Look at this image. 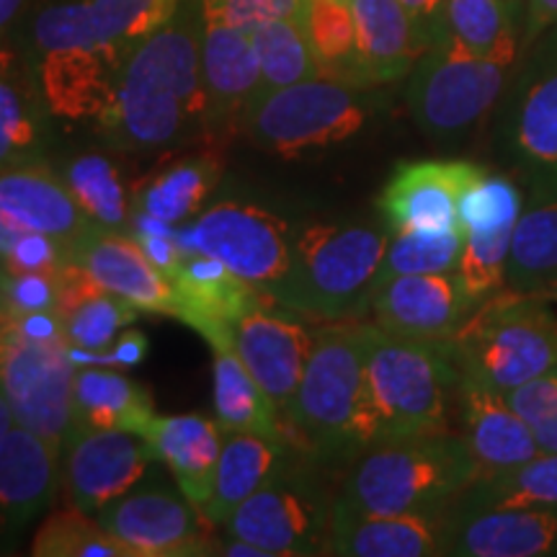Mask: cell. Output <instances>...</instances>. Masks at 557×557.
I'll list each match as a JSON object with an SVG mask.
<instances>
[{"label":"cell","mask_w":557,"mask_h":557,"mask_svg":"<svg viewBox=\"0 0 557 557\" xmlns=\"http://www.w3.org/2000/svg\"><path fill=\"white\" fill-rule=\"evenodd\" d=\"M201 34V0H181L171 21L132 47L114 103L99 124L109 145L116 150H160L205 122Z\"/></svg>","instance_id":"obj_1"},{"label":"cell","mask_w":557,"mask_h":557,"mask_svg":"<svg viewBox=\"0 0 557 557\" xmlns=\"http://www.w3.org/2000/svg\"><path fill=\"white\" fill-rule=\"evenodd\" d=\"M382 222H318L292 240V259L267 289L274 302L315 320H361L372 310L389 240Z\"/></svg>","instance_id":"obj_2"},{"label":"cell","mask_w":557,"mask_h":557,"mask_svg":"<svg viewBox=\"0 0 557 557\" xmlns=\"http://www.w3.org/2000/svg\"><path fill=\"white\" fill-rule=\"evenodd\" d=\"M287 421L325 459H357L382 442L367 380L364 323L344 320L315 331Z\"/></svg>","instance_id":"obj_3"},{"label":"cell","mask_w":557,"mask_h":557,"mask_svg":"<svg viewBox=\"0 0 557 557\" xmlns=\"http://www.w3.org/2000/svg\"><path fill=\"white\" fill-rule=\"evenodd\" d=\"M480 478L462 434H423L380 442L354 459L333 504L357 513L442 511Z\"/></svg>","instance_id":"obj_4"},{"label":"cell","mask_w":557,"mask_h":557,"mask_svg":"<svg viewBox=\"0 0 557 557\" xmlns=\"http://www.w3.org/2000/svg\"><path fill=\"white\" fill-rule=\"evenodd\" d=\"M447 348L459 377L508 393L557 369V315L547 299L504 287L470 312Z\"/></svg>","instance_id":"obj_5"},{"label":"cell","mask_w":557,"mask_h":557,"mask_svg":"<svg viewBox=\"0 0 557 557\" xmlns=\"http://www.w3.org/2000/svg\"><path fill=\"white\" fill-rule=\"evenodd\" d=\"M364 341L369 393L382 442L451 431L459 372L447 344L398 336L377 323H364Z\"/></svg>","instance_id":"obj_6"},{"label":"cell","mask_w":557,"mask_h":557,"mask_svg":"<svg viewBox=\"0 0 557 557\" xmlns=\"http://www.w3.org/2000/svg\"><path fill=\"white\" fill-rule=\"evenodd\" d=\"M75 359L60 312L0 308V393L21 426L58 447L73 429Z\"/></svg>","instance_id":"obj_7"},{"label":"cell","mask_w":557,"mask_h":557,"mask_svg":"<svg viewBox=\"0 0 557 557\" xmlns=\"http://www.w3.org/2000/svg\"><path fill=\"white\" fill-rule=\"evenodd\" d=\"M517 62L483 58L444 34L410 70L406 88L410 116L429 137L468 135L504 99Z\"/></svg>","instance_id":"obj_8"},{"label":"cell","mask_w":557,"mask_h":557,"mask_svg":"<svg viewBox=\"0 0 557 557\" xmlns=\"http://www.w3.org/2000/svg\"><path fill=\"white\" fill-rule=\"evenodd\" d=\"M374 114L369 88L333 78L295 83L263 94L243 116L248 137L276 156H302L359 135Z\"/></svg>","instance_id":"obj_9"},{"label":"cell","mask_w":557,"mask_h":557,"mask_svg":"<svg viewBox=\"0 0 557 557\" xmlns=\"http://www.w3.org/2000/svg\"><path fill=\"white\" fill-rule=\"evenodd\" d=\"M521 54L504 94L498 143L529 184H557V26Z\"/></svg>","instance_id":"obj_10"},{"label":"cell","mask_w":557,"mask_h":557,"mask_svg":"<svg viewBox=\"0 0 557 557\" xmlns=\"http://www.w3.org/2000/svg\"><path fill=\"white\" fill-rule=\"evenodd\" d=\"M331 506L310 470L284 462L238 506L225 532L261 547L267 557L320 555L329 547Z\"/></svg>","instance_id":"obj_11"},{"label":"cell","mask_w":557,"mask_h":557,"mask_svg":"<svg viewBox=\"0 0 557 557\" xmlns=\"http://www.w3.org/2000/svg\"><path fill=\"white\" fill-rule=\"evenodd\" d=\"M194 248L225 263L235 276L269 289L282 278L292 259L287 222L267 209L222 201L201 212L189 225Z\"/></svg>","instance_id":"obj_12"},{"label":"cell","mask_w":557,"mask_h":557,"mask_svg":"<svg viewBox=\"0 0 557 557\" xmlns=\"http://www.w3.org/2000/svg\"><path fill=\"white\" fill-rule=\"evenodd\" d=\"M99 524L135 549L137 557H189L220 553L207 537L209 521L184 493L169 485H145L101 508Z\"/></svg>","instance_id":"obj_13"},{"label":"cell","mask_w":557,"mask_h":557,"mask_svg":"<svg viewBox=\"0 0 557 557\" xmlns=\"http://www.w3.org/2000/svg\"><path fill=\"white\" fill-rule=\"evenodd\" d=\"M178 5L181 0H60L34 18V50L37 54L78 47L132 50L171 21Z\"/></svg>","instance_id":"obj_14"},{"label":"cell","mask_w":557,"mask_h":557,"mask_svg":"<svg viewBox=\"0 0 557 557\" xmlns=\"http://www.w3.org/2000/svg\"><path fill=\"white\" fill-rule=\"evenodd\" d=\"M62 449L67 500L88 517L129 493L158 459L148 438L122 429H75Z\"/></svg>","instance_id":"obj_15"},{"label":"cell","mask_w":557,"mask_h":557,"mask_svg":"<svg viewBox=\"0 0 557 557\" xmlns=\"http://www.w3.org/2000/svg\"><path fill=\"white\" fill-rule=\"evenodd\" d=\"M478 302L455 274H410L382 282L372 297V318L398 336L447 344Z\"/></svg>","instance_id":"obj_16"},{"label":"cell","mask_w":557,"mask_h":557,"mask_svg":"<svg viewBox=\"0 0 557 557\" xmlns=\"http://www.w3.org/2000/svg\"><path fill=\"white\" fill-rule=\"evenodd\" d=\"M233 338L248 372L274 403L278 416H289L315 331L299 323L295 315H282L261 302L235 320Z\"/></svg>","instance_id":"obj_17"},{"label":"cell","mask_w":557,"mask_h":557,"mask_svg":"<svg viewBox=\"0 0 557 557\" xmlns=\"http://www.w3.org/2000/svg\"><path fill=\"white\" fill-rule=\"evenodd\" d=\"M480 171L470 160L400 163L380 191L382 220L389 230L459 227V199Z\"/></svg>","instance_id":"obj_18"},{"label":"cell","mask_w":557,"mask_h":557,"mask_svg":"<svg viewBox=\"0 0 557 557\" xmlns=\"http://www.w3.org/2000/svg\"><path fill=\"white\" fill-rule=\"evenodd\" d=\"M67 263L81 267L103 289L124 297L143 312L178 318L176 287L129 233L94 227L81 240L70 243Z\"/></svg>","instance_id":"obj_19"},{"label":"cell","mask_w":557,"mask_h":557,"mask_svg":"<svg viewBox=\"0 0 557 557\" xmlns=\"http://www.w3.org/2000/svg\"><path fill=\"white\" fill-rule=\"evenodd\" d=\"M129 52L124 47H78L39 54V90L47 111L62 120L101 124Z\"/></svg>","instance_id":"obj_20"},{"label":"cell","mask_w":557,"mask_h":557,"mask_svg":"<svg viewBox=\"0 0 557 557\" xmlns=\"http://www.w3.org/2000/svg\"><path fill=\"white\" fill-rule=\"evenodd\" d=\"M329 555L431 557L447 555V517L429 513H357L331 506Z\"/></svg>","instance_id":"obj_21"},{"label":"cell","mask_w":557,"mask_h":557,"mask_svg":"<svg viewBox=\"0 0 557 557\" xmlns=\"http://www.w3.org/2000/svg\"><path fill=\"white\" fill-rule=\"evenodd\" d=\"M557 553V508L451 511L447 555L542 557Z\"/></svg>","instance_id":"obj_22"},{"label":"cell","mask_w":557,"mask_h":557,"mask_svg":"<svg viewBox=\"0 0 557 557\" xmlns=\"http://www.w3.org/2000/svg\"><path fill=\"white\" fill-rule=\"evenodd\" d=\"M457 410L459 434L475 459L480 478L511 470L540 455L532 431L498 389L459 377Z\"/></svg>","instance_id":"obj_23"},{"label":"cell","mask_w":557,"mask_h":557,"mask_svg":"<svg viewBox=\"0 0 557 557\" xmlns=\"http://www.w3.org/2000/svg\"><path fill=\"white\" fill-rule=\"evenodd\" d=\"M201 86L209 127L243 120L261 96V67L250 32L205 18L201 34Z\"/></svg>","instance_id":"obj_24"},{"label":"cell","mask_w":557,"mask_h":557,"mask_svg":"<svg viewBox=\"0 0 557 557\" xmlns=\"http://www.w3.org/2000/svg\"><path fill=\"white\" fill-rule=\"evenodd\" d=\"M60 449L21 423L0 436V527L21 529L52 504L60 483Z\"/></svg>","instance_id":"obj_25"},{"label":"cell","mask_w":557,"mask_h":557,"mask_svg":"<svg viewBox=\"0 0 557 557\" xmlns=\"http://www.w3.org/2000/svg\"><path fill=\"white\" fill-rule=\"evenodd\" d=\"M171 282L178 292V320L201 333L205 341L233 331L235 320L261 305L259 287L243 282L225 263L199 250L186 253Z\"/></svg>","instance_id":"obj_26"},{"label":"cell","mask_w":557,"mask_h":557,"mask_svg":"<svg viewBox=\"0 0 557 557\" xmlns=\"http://www.w3.org/2000/svg\"><path fill=\"white\" fill-rule=\"evenodd\" d=\"M0 207L24 227L52 235L67 246L99 227L83 212L60 173L37 160L0 171Z\"/></svg>","instance_id":"obj_27"},{"label":"cell","mask_w":557,"mask_h":557,"mask_svg":"<svg viewBox=\"0 0 557 557\" xmlns=\"http://www.w3.org/2000/svg\"><path fill=\"white\" fill-rule=\"evenodd\" d=\"M359 60L369 86L403 81L429 50L413 16L400 0H351Z\"/></svg>","instance_id":"obj_28"},{"label":"cell","mask_w":557,"mask_h":557,"mask_svg":"<svg viewBox=\"0 0 557 557\" xmlns=\"http://www.w3.org/2000/svg\"><path fill=\"white\" fill-rule=\"evenodd\" d=\"M160 462L169 465L186 498L199 508L212 493L214 470L222 451V434L218 421L199 413L158 416L143 431Z\"/></svg>","instance_id":"obj_29"},{"label":"cell","mask_w":557,"mask_h":557,"mask_svg":"<svg viewBox=\"0 0 557 557\" xmlns=\"http://www.w3.org/2000/svg\"><path fill=\"white\" fill-rule=\"evenodd\" d=\"M212 346V400L214 421L222 434H259L287 442L278 426V410L235 348L233 331L209 338Z\"/></svg>","instance_id":"obj_30"},{"label":"cell","mask_w":557,"mask_h":557,"mask_svg":"<svg viewBox=\"0 0 557 557\" xmlns=\"http://www.w3.org/2000/svg\"><path fill=\"white\" fill-rule=\"evenodd\" d=\"M60 318L70 348L99 354L120 338L124 325L135 323L143 312L127 299L103 289L81 267L67 263L60 271Z\"/></svg>","instance_id":"obj_31"},{"label":"cell","mask_w":557,"mask_h":557,"mask_svg":"<svg viewBox=\"0 0 557 557\" xmlns=\"http://www.w3.org/2000/svg\"><path fill=\"white\" fill-rule=\"evenodd\" d=\"M289 442L259 434H225L214 470L212 493L201 513L212 527H225L240 504L253 496L284 465Z\"/></svg>","instance_id":"obj_32"},{"label":"cell","mask_w":557,"mask_h":557,"mask_svg":"<svg viewBox=\"0 0 557 557\" xmlns=\"http://www.w3.org/2000/svg\"><path fill=\"white\" fill-rule=\"evenodd\" d=\"M156 418L150 395L137 382L109 369H75L73 380V429H122L143 431ZM70 436V434H67Z\"/></svg>","instance_id":"obj_33"},{"label":"cell","mask_w":557,"mask_h":557,"mask_svg":"<svg viewBox=\"0 0 557 557\" xmlns=\"http://www.w3.org/2000/svg\"><path fill=\"white\" fill-rule=\"evenodd\" d=\"M506 267V289L534 292L557 276V184H529Z\"/></svg>","instance_id":"obj_34"},{"label":"cell","mask_w":557,"mask_h":557,"mask_svg":"<svg viewBox=\"0 0 557 557\" xmlns=\"http://www.w3.org/2000/svg\"><path fill=\"white\" fill-rule=\"evenodd\" d=\"M444 34L483 58H521L524 3L517 0H447ZM442 34V37H444Z\"/></svg>","instance_id":"obj_35"},{"label":"cell","mask_w":557,"mask_h":557,"mask_svg":"<svg viewBox=\"0 0 557 557\" xmlns=\"http://www.w3.org/2000/svg\"><path fill=\"white\" fill-rule=\"evenodd\" d=\"M218 178L220 163L214 158L201 156L181 160L169 171L158 173L150 184H145L135 194L132 212L148 214V218L165 222V225H186L205 207Z\"/></svg>","instance_id":"obj_36"},{"label":"cell","mask_w":557,"mask_h":557,"mask_svg":"<svg viewBox=\"0 0 557 557\" xmlns=\"http://www.w3.org/2000/svg\"><path fill=\"white\" fill-rule=\"evenodd\" d=\"M557 508V455H537L517 468L483 475L457 498L455 511Z\"/></svg>","instance_id":"obj_37"},{"label":"cell","mask_w":557,"mask_h":557,"mask_svg":"<svg viewBox=\"0 0 557 557\" xmlns=\"http://www.w3.org/2000/svg\"><path fill=\"white\" fill-rule=\"evenodd\" d=\"M45 96L0 62V171L34 163L47 143Z\"/></svg>","instance_id":"obj_38"},{"label":"cell","mask_w":557,"mask_h":557,"mask_svg":"<svg viewBox=\"0 0 557 557\" xmlns=\"http://www.w3.org/2000/svg\"><path fill=\"white\" fill-rule=\"evenodd\" d=\"M305 29H308L323 78L372 88L361 70L351 0H308Z\"/></svg>","instance_id":"obj_39"},{"label":"cell","mask_w":557,"mask_h":557,"mask_svg":"<svg viewBox=\"0 0 557 557\" xmlns=\"http://www.w3.org/2000/svg\"><path fill=\"white\" fill-rule=\"evenodd\" d=\"M60 176L94 225L127 233L132 220V199L120 169L107 156L86 152V156L70 158L62 165Z\"/></svg>","instance_id":"obj_40"},{"label":"cell","mask_w":557,"mask_h":557,"mask_svg":"<svg viewBox=\"0 0 557 557\" xmlns=\"http://www.w3.org/2000/svg\"><path fill=\"white\" fill-rule=\"evenodd\" d=\"M250 39H253L256 58H259L261 67V96L320 75L318 58L312 52L305 21H267V24L256 26L250 32Z\"/></svg>","instance_id":"obj_41"},{"label":"cell","mask_w":557,"mask_h":557,"mask_svg":"<svg viewBox=\"0 0 557 557\" xmlns=\"http://www.w3.org/2000/svg\"><path fill=\"white\" fill-rule=\"evenodd\" d=\"M462 256V230H393L380 282L410 274H455Z\"/></svg>","instance_id":"obj_42"},{"label":"cell","mask_w":557,"mask_h":557,"mask_svg":"<svg viewBox=\"0 0 557 557\" xmlns=\"http://www.w3.org/2000/svg\"><path fill=\"white\" fill-rule=\"evenodd\" d=\"M32 555L37 557H137L135 549L109 534L88 513L70 508L52 513L34 534Z\"/></svg>","instance_id":"obj_43"},{"label":"cell","mask_w":557,"mask_h":557,"mask_svg":"<svg viewBox=\"0 0 557 557\" xmlns=\"http://www.w3.org/2000/svg\"><path fill=\"white\" fill-rule=\"evenodd\" d=\"M506 400L532 431L540 455H557V369L508 389Z\"/></svg>","instance_id":"obj_44"},{"label":"cell","mask_w":557,"mask_h":557,"mask_svg":"<svg viewBox=\"0 0 557 557\" xmlns=\"http://www.w3.org/2000/svg\"><path fill=\"white\" fill-rule=\"evenodd\" d=\"M0 308L9 312H58L60 274L13 271L0 263Z\"/></svg>","instance_id":"obj_45"},{"label":"cell","mask_w":557,"mask_h":557,"mask_svg":"<svg viewBox=\"0 0 557 557\" xmlns=\"http://www.w3.org/2000/svg\"><path fill=\"white\" fill-rule=\"evenodd\" d=\"M205 18L253 32L256 26L276 18L305 21L308 0H201Z\"/></svg>","instance_id":"obj_46"},{"label":"cell","mask_w":557,"mask_h":557,"mask_svg":"<svg viewBox=\"0 0 557 557\" xmlns=\"http://www.w3.org/2000/svg\"><path fill=\"white\" fill-rule=\"evenodd\" d=\"M5 269L13 271H41V274H60L67 267V243L52 235L26 230L24 238L16 243L9 259L3 261Z\"/></svg>","instance_id":"obj_47"},{"label":"cell","mask_w":557,"mask_h":557,"mask_svg":"<svg viewBox=\"0 0 557 557\" xmlns=\"http://www.w3.org/2000/svg\"><path fill=\"white\" fill-rule=\"evenodd\" d=\"M403 9H406L426 37L429 47L436 39H442L444 34V9H447V0H400Z\"/></svg>","instance_id":"obj_48"},{"label":"cell","mask_w":557,"mask_h":557,"mask_svg":"<svg viewBox=\"0 0 557 557\" xmlns=\"http://www.w3.org/2000/svg\"><path fill=\"white\" fill-rule=\"evenodd\" d=\"M553 26H557V0H524V37H521V50L534 45Z\"/></svg>","instance_id":"obj_49"},{"label":"cell","mask_w":557,"mask_h":557,"mask_svg":"<svg viewBox=\"0 0 557 557\" xmlns=\"http://www.w3.org/2000/svg\"><path fill=\"white\" fill-rule=\"evenodd\" d=\"M111 354L107 357H96V361H101V364H137L139 359L145 357V348H148V338L143 336V333H124L111 344Z\"/></svg>","instance_id":"obj_50"},{"label":"cell","mask_w":557,"mask_h":557,"mask_svg":"<svg viewBox=\"0 0 557 557\" xmlns=\"http://www.w3.org/2000/svg\"><path fill=\"white\" fill-rule=\"evenodd\" d=\"M29 227L21 225L18 220H13L3 207H0V263L11 256V250L16 248V243L24 238V233Z\"/></svg>","instance_id":"obj_51"},{"label":"cell","mask_w":557,"mask_h":557,"mask_svg":"<svg viewBox=\"0 0 557 557\" xmlns=\"http://www.w3.org/2000/svg\"><path fill=\"white\" fill-rule=\"evenodd\" d=\"M26 0H0V34L16 21V16L24 11Z\"/></svg>","instance_id":"obj_52"},{"label":"cell","mask_w":557,"mask_h":557,"mask_svg":"<svg viewBox=\"0 0 557 557\" xmlns=\"http://www.w3.org/2000/svg\"><path fill=\"white\" fill-rule=\"evenodd\" d=\"M13 423H16V418H13V410L9 406V400L3 398V393H0V436L9 431Z\"/></svg>","instance_id":"obj_53"},{"label":"cell","mask_w":557,"mask_h":557,"mask_svg":"<svg viewBox=\"0 0 557 557\" xmlns=\"http://www.w3.org/2000/svg\"><path fill=\"white\" fill-rule=\"evenodd\" d=\"M532 295H537V297H542V299H547L549 305L557 302V276H555V278H549V282H545V284H542V287L534 289Z\"/></svg>","instance_id":"obj_54"},{"label":"cell","mask_w":557,"mask_h":557,"mask_svg":"<svg viewBox=\"0 0 557 557\" xmlns=\"http://www.w3.org/2000/svg\"><path fill=\"white\" fill-rule=\"evenodd\" d=\"M517 3H524V0H517Z\"/></svg>","instance_id":"obj_55"}]
</instances>
